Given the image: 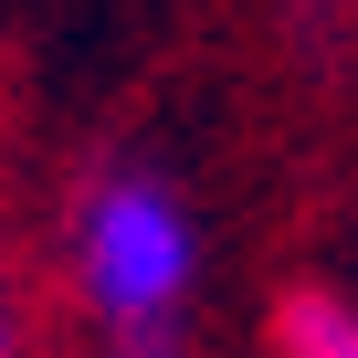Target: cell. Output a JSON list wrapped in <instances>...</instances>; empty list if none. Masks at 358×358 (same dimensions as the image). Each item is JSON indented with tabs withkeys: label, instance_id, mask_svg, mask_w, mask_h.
<instances>
[{
	"label": "cell",
	"instance_id": "obj_1",
	"mask_svg": "<svg viewBox=\"0 0 358 358\" xmlns=\"http://www.w3.org/2000/svg\"><path fill=\"white\" fill-rule=\"evenodd\" d=\"M64 264L106 358H179L190 295H201V211L158 158H127V148L85 158L64 211Z\"/></svg>",
	"mask_w": 358,
	"mask_h": 358
},
{
	"label": "cell",
	"instance_id": "obj_2",
	"mask_svg": "<svg viewBox=\"0 0 358 358\" xmlns=\"http://www.w3.org/2000/svg\"><path fill=\"white\" fill-rule=\"evenodd\" d=\"M274 358H358V306L337 285H295L274 306Z\"/></svg>",
	"mask_w": 358,
	"mask_h": 358
}]
</instances>
